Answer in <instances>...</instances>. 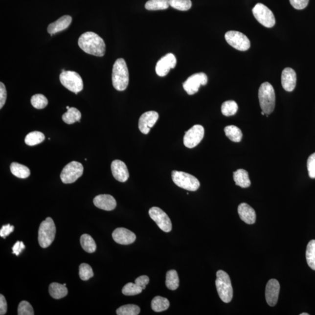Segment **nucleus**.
<instances>
[{
  "mask_svg": "<svg viewBox=\"0 0 315 315\" xmlns=\"http://www.w3.org/2000/svg\"><path fill=\"white\" fill-rule=\"evenodd\" d=\"M300 315H309V314L308 313H302L300 314Z\"/></svg>",
  "mask_w": 315,
  "mask_h": 315,
  "instance_id": "nucleus-48",
  "label": "nucleus"
},
{
  "mask_svg": "<svg viewBox=\"0 0 315 315\" xmlns=\"http://www.w3.org/2000/svg\"><path fill=\"white\" fill-rule=\"evenodd\" d=\"M254 18L266 28H272L275 24V19L272 12L262 3H258L252 10Z\"/></svg>",
  "mask_w": 315,
  "mask_h": 315,
  "instance_id": "nucleus-9",
  "label": "nucleus"
},
{
  "mask_svg": "<svg viewBox=\"0 0 315 315\" xmlns=\"http://www.w3.org/2000/svg\"><path fill=\"white\" fill-rule=\"evenodd\" d=\"M166 286L169 290H176L180 286V278L175 270H171L166 272Z\"/></svg>",
  "mask_w": 315,
  "mask_h": 315,
  "instance_id": "nucleus-30",
  "label": "nucleus"
},
{
  "mask_svg": "<svg viewBox=\"0 0 315 315\" xmlns=\"http://www.w3.org/2000/svg\"><path fill=\"white\" fill-rule=\"evenodd\" d=\"M172 179L176 185L191 192H195L201 186L198 179L186 172L172 171Z\"/></svg>",
  "mask_w": 315,
  "mask_h": 315,
  "instance_id": "nucleus-6",
  "label": "nucleus"
},
{
  "mask_svg": "<svg viewBox=\"0 0 315 315\" xmlns=\"http://www.w3.org/2000/svg\"><path fill=\"white\" fill-rule=\"evenodd\" d=\"M79 275L82 280H89L93 277L92 268L87 263H82L79 267Z\"/></svg>",
  "mask_w": 315,
  "mask_h": 315,
  "instance_id": "nucleus-39",
  "label": "nucleus"
},
{
  "mask_svg": "<svg viewBox=\"0 0 315 315\" xmlns=\"http://www.w3.org/2000/svg\"><path fill=\"white\" fill-rule=\"evenodd\" d=\"M238 110V106L234 101H227L221 106V112L225 116H233Z\"/></svg>",
  "mask_w": 315,
  "mask_h": 315,
  "instance_id": "nucleus-34",
  "label": "nucleus"
},
{
  "mask_svg": "<svg viewBox=\"0 0 315 315\" xmlns=\"http://www.w3.org/2000/svg\"><path fill=\"white\" fill-rule=\"evenodd\" d=\"M306 259L310 267L315 270V240H312L307 245Z\"/></svg>",
  "mask_w": 315,
  "mask_h": 315,
  "instance_id": "nucleus-33",
  "label": "nucleus"
},
{
  "mask_svg": "<svg viewBox=\"0 0 315 315\" xmlns=\"http://www.w3.org/2000/svg\"><path fill=\"white\" fill-rule=\"evenodd\" d=\"M14 226L11 225L10 224H7L2 226L0 230V236L3 238H6L7 236L11 234L14 231Z\"/></svg>",
  "mask_w": 315,
  "mask_h": 315,
  "instance_id": "nucleus-44",
  "label": "nucleus"
},
{
  "mask_svg": "<svg viewBox=\"0 0 315 315\" xmlns=\"http://www.w3.org/2000/svg\"><path fill=\"white\" fill-rule=\"evenodd\" d=\"M280 290V283L277 280L271 279L266 285L265 296L266 301L270 307L277 304Z\"/></svg>",
  "mask_w": 315,
  "mask_h": 315,
  "instance_id": "nucleus-16",
  "label": "nucleus"
},
{
  "mask_svg": "<svg viewBox=\"0 0 315 315\" xmlns=\"http://www.w3.org/2000/svg\"><path fill=\"white\" fill-rule=\"evenodd\" d=\"M296 84V72L292 68H287L284 69L281 74V84L283 89L287 92H292L295 89Z\"/></svg>",
  "mask_w": 315,
  "mask_h": 315,
  "instance_id": "nucleus-19",
  "label": "nucleus"
},
{
  "mask_svg": "<svg viewBox=\"0 0 315 315\" xmlns=\"http://www.w3.org/2000/svg\"><path fill=\"white\" fill-rule=\"evenodd\" d=\"M93 204L98 208L105 211L113 210L116 207V201L110 195H100L93 199Z\"/></svg>",
  "mask_w": 315,
  "mask_h": 315,
  "instance_id": "nucleus-20",
  "label": "nucleus"
},
{
  "mask_svg": "<svg viewBox=\"0 0 315 315\" xmlns=\"http://www.w3.org/2000/svg\"><path fill=\"white\" fill-rule=\"evenodd\" d=\"M7 90H6L4 84L1 82L0 83V109H2L5 104L7 100Z\"/></svg>",
  "mask_w": 315,
  "mask_h": 315,
  "instance_id": "nucleus-43",
  "label": "nucleus"
},
{
  "mask_svg": "<svg viewBox=\"0 0 315 315\" xmlns=\"http://www.w3.org/2000/svg\"><path fill=\"white\" fill-rule=\"evenodd\" d=\"M177 62V59L174 54H166L157 63L156 68L157 74L159 77L166 76L171 69L175 68Z\"/></svg>",
  "mask_w": 315,
  "mask_h": 315,
  "instance_id": "nucleus-14",
  "label": "nucleus"
},
{
  "mask_svg": "<svg viewBox=\"0 0 315 315\" xmlns=\"http://www.w3.org/2000/svg\"><path fill=\"white\" fill-rule=\"evenodd\" d=\"M7 312V303L4 295H0V315H4Z\"/></svg>",
  "mask_w": 315,
  "mask_h": 315,
  "instance_id": "nucleus-47",
  "label": "nucleus"
},
{
  "mask_svg": "<svg viewBox=\"0 0 315 315\" xmlns=\"http://www.w3.org/2000/svg\"><path fill=\"white\" fill-rule=\"evenodd\" d=\"M34 311L32 305L28 302L22 301L20 302L18 308V315H33Z\"/></svg>",
  "mask_w": 315,
  "mask_h": 315,
  "instance_id": "nucleus-40",
  "label": "nucleus"
},
{
  "mask_svg": "<svg viewBox=\"0 0 315 315\" xmlns=\"http://www.w3.org/2000/svg\"><path fill=\"white\" fill-rule=\"evenodd\" d=\"M10 170L15 177L21 179L28 178L31 175V171L27 166L17 162L11 163Z\"/></svg>",
  "mask_w": 315,
  "mask_h": 315,
  "instance_id": "nucleus-25",
  "label": "nucleus"
},
{
  "mask_svg": "<svg viewBox=\"0 0 315 315\" xmlns=\"http://www.w3.org/2000/svg\"><path fill=\"white\" fill-rule=\"evenodd\" d=\"M216 286L220 298L224 302L229 303L233 298V289L229 275L223 270L217 272Z\"/></svg>",
  "mask_w": 315,
  "mask_h": 315,
  "instance_id": "nucleus-4",
  "label": "nucleus"
},
{
  "mask_svg": "<svg viewBox=\"0 0 315 315\" xmlns=\"http://www.w3.org/2000/svg\"><path fill=\"white\" fill-rule=\"evenodd\" d=\"M307 168L310 177L312 179H315V153L308 158Z\"/></svg>",
  "mask_w": 315,
  "mask_h": 315,
  "instance_id": "nucleus-41",
  "label": "nucleus"
},
{
  "mask_svg": "<svg viewBox=\"0 0 315 315\" xmlns=\"http://www.w3.org/2000/svg\"><path fill=\"white\" fill-rule=\"evenodd\" d=\"M310 0H290L291 4L296 10H301L307 7Z\"/></svg>",
  "mask_w": 315,
  "mask_h": 315,
  "instance_id": "nucleus-42",
  "label": "nucleus"
},
{
  "mask_svg": "<svg viewBox=\"0 0 315 315\" xmlns=\"http://www.w3.org/2000/svg\"><path fill=\"white\" fill-rule=\"evenodd\" d=\"M48 292L51 297L59 299L65 297L68 294V289L64 284L53 283L48 287Z\"/></svg>",
  "mask_w": 315,
  "mask_h": 315,
  "instance_id": "nucleus-23",
  "label": "nucleus"
},
{
  "mask_svg": "<svg viewBox=\"0 0 315 315\" xmlns=\"http://www.w3.org/2000/svg\"><path fill=\"white\" fill-rule=\"evenodd\" d=\"M224 132H225L226 137L233 142H240L243 137L241 130L238 127L234 125L225 127Z\"/></svg>",
  "mask_w": 315,
  "mask_h": 315,
  "instance_id": "nucleus-31",
  "label": "nucleus"
},
{
  "mask_svg": "<svg viewBox=\"0 0 315 315\" xmlns=\"http://www.w3.org/2000/svg\"><path fill=\"white\" fill-rule=\"evenodd\" d=\"M45 136L44 133L41 132L35 131L29 133L27 135L25 138L26 144L29 146H34V145L41 144V142L45 140Z\"/></svg>",
  "mask_w": 315,
  "mask_h": 315,
  "instance_id": "nucleus-32",
  "label": "nucleus"
},
{
  "mask_svg": "<svg viewBox=\"0 0 315 315\" xmlns=\"http://www.w3.org/2000/svg\"><path fill=\"white\" fill-rule=\"evenodd\" d=\"M225 40L230 46L239 51H247L250 47V42L246 35L235 31L227 32L225 35Z\"/></svg>",
  "mask_w": 315,
  "mask_h": 315,
  "instance_id": "nucleus-10",
  "label": "nucleus"
},
{
  "mask_svg": "<svg viewBox=\"0 0 315 315\" xmlns=\"http://www.w3.org/2000/svg\"><path fill=\"white\" fill-rule=\"evenodd\" d=\"M169 305H170V303H169L168 299L160 296H156L151 302V308L156 313H160V312L167 310Z\"/></svg>",
  "mask_w": 315,
  "mask_h": 315,
  "instance_id": "nucleus-27",
  "label": "nucleus"
},
{
  "mask_svg": "<svg viewBox=\"0 0 315 315\" xmlns=\"http://www.w3.org/2000/svg\"><path fill=\"white\" fill-rule=\"evenodd\" d=\"M142 290H143L135 283H129L123 288L122 293L124 295L127 296L136 295L141 293Z\"/></svg>",
  "mask_w": 315,
  "mask_h": 315,
  "instance_id": "nucleus-38",
  "label": "nucleus"
},
{
  "mask_svg": "<svg viewBox=\"0 0 315 315\" xmlns=\"http://www.w3.org/2000/svg\"><path fill=\"white\" fill-rule=\"evenodd\" d=\"M238 211L241 219L248 224H253L256 220V212L254 209L247 203L239 204Z\"/></svg>",
  "mask_w": 315,
  "mask_h": 315,
  "instance_id": "nucleus-21",
  "label": "nucleus"
},
{
  "mask_svg": "<svg viewBox=\"0 0 315 315\" xmlns=\"http://www.w3.org/2000/svg\"><path fill=\"white\" fill-rule=\"evenodd\" d=\"M72 22V17L69 16H64L60 18L55 22L51 23L47 27V32L51 36L64 31L68 28Z\"/></svg>",
  "mask_w": 315,
  "mask_h": 315,
  "instance_id": "nucleus-22",
  "label": "nucleus"
},
{
  "mask_svg": "<svg viewBox=\"0 0 315 315\" xmlns=\"http://www.w3.org/2000/svg\"><path fill=\"white\" fill-rule=\"evenodd\" d=\"M111 170L115 180L120 182H125L129 178L128 169L125 162L120 160H114L112 162Z\"/></svg>",
  "mask_w": 315,
  "mask_h": 315,
  "instance_id": "nucleus-17",
  "label": "nucleus"
},
{
  "mask_svg": "<svg viewBox=\"0 0 315 315\" xmlns=\"http://www.w3.org/2000/svg\"><path fill=\"white\" fill-rule=\"evenodd\" d=\"M140 313V307L133 304L123 305L116 310V314L118 315H137Z\"/></svg>",
  "mask_w": 315,
  "mask_h": 315,
  "instance_id": "nucleus-35",
  "label": "nucleus"
},
{
  "mask_svg": "<svg viewBox=\"0 0 315 315\" xmlns=\"http://www.w3.org/2000/svg\"><path fill=\"white\" fill-rule=\"evenodd\" d=\"M129 83V73L125 60L118 59L114 63L112 70V84L119 91L125 90Z\"/></svg>",
  "mask_w": 315,
  "mask_h": 315,
  "instance_id": "nucleus-2",
  "label": "nucleus"
},
{
  "mask_svg": "<svg viewBox=\"0 0 315 315\" xmlns=\"http://www.w3.org/2000/svg\"><path fill=\"white\" fill-rule=\"evenodd\" d=\"M150 278L147 275H141L136 278L135 283L140 286L142 290H145L147 285L149 283Z\"/></svg>",
  "mask_w": 315,
  "mask_h": 315,
  "instance_id": "nucleus-45",
  "label": "nucleus"
},
{
  "mask_svg": "<svg viewBox=\"0 0 315 315\" xmlns=\"http://www.w3.org/2000/svg\"><path fill=\"white\" fill-rule=\"evenodd\" d=\"M204 135V127L201 125L193 126L184 135L183 143L187 148H193L202 141Z\"/></svg>",
  "mask_w": 315,
  "mask_h": 315,
  "instance_id": "nucleus-13",
  "label": "nucleus"
},
{
  "mask_svg": "<svg viewBox=\"0 0 315 315\" xmlns=\"http://www.w3.org/2000/svg\"><path fill=\"white\" fill-rule=\"evenodd\" d=\"M83 165L80 162L72 161L63 168L60 178L65 184L74 183L83 174Z\"/></svg>",
  "mask_w": 315,
  "mask_h": 315,
  "instance_id": "nucleus-8",
  "label": "nucleus"
},
{
  "mask_svg": "<svg viewBox=\"0 0 315 315\" xmlns=\"http://www.w3.org/2000/svg\"><path fill=\"white\" fill-rule=\"evenodd\" d=\"M66 108L68 109V110H69V109L70 108H69V107H67Z\"/></svg>",
  "mask_w": 315,
  "mask_h": 315,
  "instance_id": "nucleus-50",
  "label": "nucleus"
},
{
  "mask_svg": "<svg viewBox=\"0 0 315 315\" xmlns=\"http://www.w3.org/2000/svg\"><path fill=\"white\" fill-rule=\"evenodd\" d=\"M80 243L83 249L90 253L95 252L96 250V245L91 236L84 234L81 236Z\"/></svg>",
  "mask_w": 315,
  "mask_h": 315,
  "instance_id": "nucleus-29",
  "label": "nucleus"
},
{
  "mask_svg": "<svg viewBox=\"0 0 315 315\" xmlns=\"http://www.w3.org/2000/svg\"><path fill=\"white\" fill-rule=\"evenodd\" d=\"M31 104L37 110H42L46 107L48 100L46 97L42 94L33 95L31 99Z\"/></svg>",
  "mask_w": 315,
  "mask_h": 315,
  "instance_id": "nucleus-37",
  "label": "nucleus"
},
{
  "mask_svg": "<svg viewBox=\"0 0 315 315\" xmlns=\"http://www.w3.org/2000/svg\"><path fill=\"white\" fill-rule=\"evenodd\" d=\"M169 5L178 10L186 11L192 7V3L191 0H169Z\"/></svg>",
  "mask_w": 315,
  "mask_h": 315,
  "instance_id": "nucleus-36",
  "label": "nucleus"
},
{
  "mask_svg": "<svg viewBox=\"0 0 315 315\" xmlns=\"http://www.w3.org/2000/svg\"><path fill=\"white\" fill-rule=\"evenodd\" d=\"M56 228L54 221L50 217L42 221L39 226L38 241L42 248H46L53 243L55 238Z\"/></svg>",
  "mask_w": 315,
  "mask_h": 315,
  "instance_id": "nucleus-5",
  "label": "nucleus"
},
{
  "mask_svg": "<svg viewBox=\"0 0 315 315\" xmlns=\"http://www.w3.org/2000/svg\"><path fill=\"white\" fill-rule=\"evenodd\" d=\"M262 115H265V113H264V112H263L262 111Z\"/></svg>",
  "mask_w": 315,
  "mask_h": 315,
  "instance_id": "nucleus-49",
  "label": "nucleus"
},
{
  "mask_svg": "<svg viewBox=\"0 0 315 315\" xmlns=\"http://www.w3.org/2000/svg\"><path fill=\"white\" fill-rule=\"evenodd\" d=\"M60 81L64 87L75 94H77L83 90V81L80 74L76 72H62L60 75Z\"/></svg>",
  "mask_w": 315,
  "mask_h": 315,
  "instance_id": "nucleus-7",
  "label": "nucleus"
},
{
  "mask_svg": "<svg viewBox=\"0 0 315 315\" xmlns=\"http://www.w3.org/2000/svg\"><path fill=\"white\" fill-rule=\"evenodd\" d=\"M81 113L80 111L75 108H70L68 112L63 114L62 119L64 122L68 125H72L75 122H80Z\"/></svg>",
  "mask_w": 315,
  "mask_h": 315,
  "instance_id": "nucleus-26",
  "label": "nucleus"
},
{
  "mask_svg": "<svg viewBox=\"0 0 315 315\" xmlns=\"http://www.w3.org/2000/svg\"><path fill=\"white\" fill-rule=\"evenodd\" d=\"M151 219L155 221L162 231L169 232L172 231V225L170 219L165 212L159 207H153L149 210Z\"/></svg>",
  "mask_w": 315,
  "mask_h": 315,
  "instance_id": "nucleus-12",
  "label": "nucleus"
},
{
  "mask_svg": "<svg viewBox=\"0 0 315 315\" xmlns=\"http://www.w3.org/2000/svg\"><path fill=\"white\" fill-rule=\"evenodd\" d=\"M234 180L236 185L242 188H247L250 186L251 182L248 172L244 169H240L234 173Z\"/></svg>",
  "mask_w": 315,
  "mask_h": 315,
  "instance_id": "nucleus-24",
  "label": "nucleus"
},
{
  "mask_svg": "<svg viewBox=\"0 0 315 315\" xmlns=\"http://www.w3.org/2000/svg\"><path fill=\"white\" fill-rule=\"evenodd\" d=\"M25 246L22 242L17 241L13 247V253L16 256H19L23 249H25Z\"/></svg>",
  "mask_w": 315,
  "mask_h": 315,
  "instance_id": "nucleus-46",
  "label": "nucleus"
},
{
  "mask_svg": "<svg viewBox=\"0 0 315 315\" xmlns=\"http://www.w3.org/2000/svg\"><path fill=\"white\" fill-rule=\"evenodd\" d=\"M169 6V0H149L145 3V8L149 11L163 10Z\"/></svg>",
  "mask_w": 315,
  "mask_h": 315,
  "instance_id": "nucleus-28",
  "label": "nucleus"
},
{
  "mask_svg": "<svg viewBox=\"0 0 315 315\" xmlns=\"http://www.w3.org/2000/svg\"><path fill=\"white\" fill-rule=\"evenodd\" d=\"M159 118V114L155 111H149L142 114L139 119L138 128L144 135H147L155 125Z\"/></svg>",
  "mask_w": 315,
  "mask_h": 315,
  "instance_id": "nucleus-15",
  "label": "nucleus"
},
{
  "mask_svg": "<svg viewBox=\"0 0 315 315\" xmlns=\"http://www.w3.org/2000/svg\"><path fill=\"white\" fill-rule=\"evenodd\" d=\"M207 75L203 72H199L191 75L183 84V87L187 94L192 95L198 92L201 86L207 84Z\"/></svg>",
  "mask_w": 315,
  "mask_h": 315,
  "instance_id": "nucleus-11",
  "label": "nucleus"
},
{
  "mask_svg": "<svg viewBox=\"0 0 315 315\" xmlns=\"http://www.w3.org/2000/svg\"><path fill=\"white\" fill-rule=\"evenodd\" d=\"M259 99L262 111L265 114H271L275 108V95L273 87L268 82H265L260 86Z\"/></svg>",
  "mask_w": 315,
  "mask_h": 315,
  "instance_id": "nucleus-3",
  "label": "nucleus"
},
{
  "mask_svg": "<svg viewBox=\"0 0 315 315\" xmlns=\"http://www.w3.org/2000/svg\"><path fill=\"white\" fill-rule=\"evenodd\" d=\"M78 46L87 54L102 57L106 52V45L102 38L96 33L87 32L78 39Z\"/></svg>",
  "mask_w": 315,
  "mask_h": 315,
  "instance_id": "nucleus-1",
  "label": "nucleus"
},
{
  "mask_svg": "<svg viewBox=\"0 0 315 315\" xmlns=\"http://www.w3.org/2000/svg\"><path fill=\"white\" fill-rule=\"evenodd\" d=\"M112 238L116 243L127 245L133 244L135 241L136 236L129 229L118 228L113 232Z\"/></svg>",
  "mask_w": 315,
  "mask_h": 315,
  "instance_id": "nucleus-18",
  "label": "nucleus"
}]
</instances>
